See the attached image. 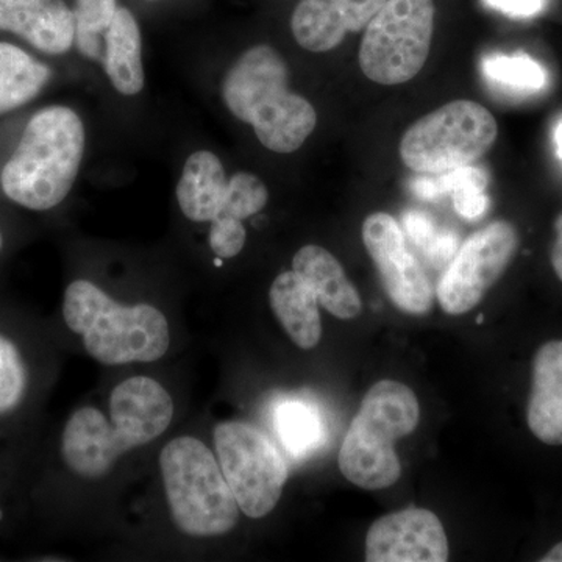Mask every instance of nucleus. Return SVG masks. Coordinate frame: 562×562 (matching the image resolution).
<instances>
[{"label":"nucleus","mask_w":562,"mask_h":562,"mask_svg":"<svg viewBox=\"0 0 562 562\" xmlns=\"http://www.w3.org/2000/svg\"><path fill=\"white\" fill-rule=\"evenodd\" d=\"M221 98L228 113L276 154L301 149L317 125L316 109L291 90L288 63L269 44L251 46L233 61L222 77Z\"/></svg>","instance_id":"nucleus-1"},{"label":"nucleus","mask_w":562,"mask_h":562,"mask_svg":"<svg viewBox=\"0 0 562 562\" xmlns=\"http://www.w3.org/2000/svg\"><path fill=\"white\" fill-rule=\"evenodd\" d=\"M87 128L68 105L44 106L25 125L0 173L3 194L31 211L61 205L79 179Z\"/></svg>","instance_id":"nucleus-2"},{"label":"nucleus","mask_w":562,"mask_h":562,"mask_svg":"<svg viewBox=\"0 0 562 562\" xmlns=\"http://www.w3.org/2000/svg\"><path fill=\"white\" fill-rule=\"evenodd\" d=\"M63 317L102 364L158 361L171 346L169 324L160 310L147 303L122 305L88 280L66 288Z\"/></svg>","instance_id":"nucleus-3"},{"label":"nucleus","mask_w":562,"mask_h":562,"mask_svg":"<svg viewBox=\"0 0 562 562\" xmlns=\"http://www.w3.org/2000/svg\"><path fill=\"white\" fill-rule=\"evenodd\" d=\"M420 419L419 402L406 384L382 380L362 398L339 450V469L355 486L386 490L402 475L397 439L412 435Z\"/></svg>","instance_id":"nucleus-4"},{"label":"nucleus","mask_w":562,"mask_h":562,"mask_svg":"<svg viewBox=\"0 0 562 562\" xmlns=\"http://www.w3.org/2000/svg\"><path fill=\"white\" fill-rule=\"evenodd\" d=\"M162 483L173 524L184 535H227L239 519V506L220 461L191 436L173 439L160 454Z\"/></svg>","instance_id":"nucleus-5"},{"label":"nucleus","mask_w":562,"mask_h":562,"mask_svg":"<svg viewBox=\"0 0 562 562\" xmlns=\"http://www.w3.org/2000/svg\"><path fill=\"white\" fill-rule=\"evenodd\" d=\"M498 125L494 114L475 101H453L425 114L403 133L402 161L419 173L465 168L494 146Z\"/></svg>","instance_id":"nucleus-6"},{"label":"nucleus","mask_w":562,"mask_h":562,"mask_svg":"<svg viewBox=\"0 0 562 562\" xmlns=\"http://www.w3.org/2000/svg\"><path fill=\"white\" fill-rule=\"evenodd\" d=\"M432 33V0H386L362 35V74L386 87L413 80L428 60Z\"/></svg>","instance_id":"nucleus-7"},{"label":"nucleus","mask_w":562,"mask_h":562,"mask_svg":"<svg viewBox=\"0 0 562 562\" xmlns=\"http://www.w3.org/2000/svg\"><path fill=\"white\" fill-rule=\"evenodd\" d=\"M214 447L239 509L250 519L272 513L286 484L288 465L271 439L246 422H224L214 428Z\"/></svg>","instance_id":"nucleus-8"},{"label":"nucleus","mask_w":562,"mask_h":562,"mask_svg":"<svg viewBox=\"0 0 562 562\" xmlns=\"http://www.w3.org/2000/svg\"><path fill=\"white\" fill-rule=\"evenodd\" d=\"M517 249L519 235L508 221L491 222L469 236L439 280L436 294L443 312L461 316L475 308L502 279Z\"/></svg>","instance_id":"nucleus-9"},{"label":"nucleus","mask_w":562,"mask_h":562,"mask_svg":"<svg viewBox=\"0 0 562 562\" xmlns=\"http://www.w3.org/2000/svg\"><path fill=\"white\" fill-rule=\"evenodd\" d=\"M361 233L392 303L402 312L417 316L430 312L435 292L420 262L408 249L398 222L379 211L366 217Z\"/></svg>","instance_id":"nucleus-10"},{"label":"nucleus","mask_w":562,"mask_h":562,"mask_svg":"<svg viewBox=\"0 0 562 562\" xmlns=\"http://www.w3.org/2000/svg\"><path fill=\"white\" fill-rule=\"evenodd\" d=\"M449 541L441 520L428 509L387 514L366 536L368 562H446Z\"/></svg>","instance_id":"nucleus-11"},{"label":"nucleus","mask_w":562,"mask_h":562,"mask_svg":"<svg viewBox=\"0 0 562 562\" xmlns=\"http://www.w3.org/2000/svg\"><path fill=\"white\" fill-rule=\"evenodd\" d=\"M110 416L124 452L160 438L173 419L169 392L149 376H133L114 387Z\"/></svg>","instance_id":"nucleus-12"},{"label":"nucleus","mask_w":562,"mask_h":562,"mask_svg":"<svg viewBox=\"0 0 562 562\" xmlns=\"http://www.w3.org/2000/svg\"><path fill=\"white\" fill-rule=\"evenodd\" d=\"M386 0H301L291 32L302 49L322 54L338 47L347 33L364 31Z\"/></svg>","instance_id":"nucleus-13"},{"label":"nucleus","mask_w":562,"mask_h":562,"mask_svg":"<svg viewBox=\"0 0 562 562\" xmlns=\"http://www.w3.org/2000/svg\"><path fill=\"white\" fill-rule=\"evenodd\" d=\"M85 60L101 65L117 94L135 98L143 92L146 87L143 35L138 20L127 7L120 5Z\"/></svg>","instance_id":"nucleus-14"},{"label":"nucleus","mask_w":562,"mask_h":562,"mask_svg":"<svg viewBox=\"0 0 562 562\" xmlns=\"http://www.w3.org/2000/svg\"><path fill=\"white\" fill-rule=\"evenodd\" d=\"M0 32L43 54L65 55L74 47L76 18L65 0H0Z\"/></svg>","instance_id":"nucleus-15"},{"label":"nucleus","mask_w":562,"mask_h":562,"mask_svg":"<svg viewBox=\"0 0 562 562\" xmlns=\"http://www.w3.org/2000/svg\"><path fill=\"white\" fill-rule=\"evenodd\" d=\"M124 453L113 425L99 409L85 406L69 417L61 436V457L76 475L102 479Z\"/></svg>","instance_id":"nucleus-16"},{"label":"nucleus","mask_w":562,"mask_h":562,"mask_svg":"<svg viewBox=\"0 0 562 562\" xmlns=\"http://www.w3.org/2000/svg\"><path fill=\"white\" fill-rule=\"evenodd\" d=\"M527 422L539 441L562 446V339L536 351Z\"/></svg>","instance_id":"nucleus-17"},{"label":"nucleus","mask_w":562,"mask_h":562,"mask_svg":"<svg viewBox=\"0 0 562 562\" xmlns=\"http://www.w3.org/2000/svg\"><path fill=\"white\" fill-rule=\"evenodd\" d=\"M228 177L224 162L211 150H195L184 161L176 198L183 216L210 224L220 216L227 199Z\"/></svg>","instance_id":"nucleus-18"},{"label":"nucleus","mask_w":562,"mask_h":562,"mask_svg":"<svg viewBox=\"0 0 562 562\" xmlns=\"http://www.w3.org/2000/svg\"><path fill=\"white\" fill-rule=\"evenodd\" d=\"M292 271L310 288L333 316L353 319L361 313L362 302L357 288L347 279L341 262L333 254L316 244L303 246L292 260Z\"/></svg>","instance_id":"nucleus-19"},{"label":"nucleus","mask_w":562,"mask_h":562,"mask_svg":"<svg viewBox=\"0 0 562 562\" xmlns=\"http://www.w3.org/2000/svg\"><path fill=\"white\" fill-rule=\"evenodd\" d=\"M272 312L295 346L312 350L321 341L319 302L312 288L294 271L280 273L269 291Z\"/></svg>","instance_id":"nucleus-20"},{"label":"nucleus","mask_w":562,"mask_h":562,"mask_svg":"<svg viewBox=\"0 0 562 562\" xmlns=\"http://www.w3.org/2000/svg\"><path fill=\"white\" fill-rule=\"evenodd\" d=\"M52 70L16 44L0 41V116L38 98Z\"/></svg>","instance_id":"nucleus-21"},{"label":"nucleus","mask_w":562,"mask_h":562,"mask_svg":"<svg viewBox=\"0 0 562 562\" xmlns=\"http://www.w3.org/2000/svg\"><path fill=\"white\" fill-rule=\"evenodd\" d=\"M273 427L284 449L295 458L313 453L325 441V422L310 402L290 398L277 405Z\"/></svg>","instance_id":"nucleus-22"},{"label":"nucleus","mask_w":562,"mask_h":562,"mask_svg":"<svg viewBox=\"0 0 562 562\" xmlns=\"http://www.w3.org/2000/svg\"><path fill=\"white\" fill-rule=\"evenodd\" d=\"M484 72L503 87L520 91H538L547 83V74L528 55H492L484 60Z\"/></svg>","instance_id":"nucleus-23"},{"label":"nucleus","mask_w":562,"mask_h":562,"mask_svg":"<svg viewBox=\"0 0 562 562\" xmlns=\"http://www.w3.org/2000/svg\"><path fill=\"white\" fill-rule=\"evenodd\" d=\"M29 373L16 344L0 333V416L14 412L27 392Z\"/></svg>","instance_id":"nucleus-24"},{"label":"nucleus","mask_w":562,"mask_h":562,"mask_svg":"<svg viewBox=\"0 0 562 562\" xmlns=\"http://www.w3.org/2000/svg\"><path fill=\"white\" fill-rule=\"evenodd\" d=\"M269 190L260 177L251 172H236L228 180L227 199L220 217H233V220H249L250 216L260 213L268 205ZM213 222V221H211Z\"/></svg>","instance_id":"nucleus-25"},{"label":"nucleus","mask_w":562,"mask_h":562,"mask_svg":"<svg viewBox=\"0 0 562 562\" xmlns=\"http://www.w3.org/2000/svg\"><path fill=\"white\" fill-rule=\"evenodd\" d=\"M120 0H76L74 18H76V40L74 47L81 58H87L95 40L105 31L120 9Z\"/></svg>","instance_id":"nucleus-26"},{"label":"nucleus","mask_w":562,"mask_h":562,"mask_svg":"<svg viewBox=\"0 0 562 562\" xmlns=\"http://www.w3.org/2000/svg\"><path fill=\"white\" fill-rule=\"evenodd\" d=\"M443 177L447 190L453 192L454 209L465 220H476L487 210V199L484 190L487 187V177L480 169L465 168L450 171Z\"/></svg>","instance_id":"nucleus-27"},{"label":"nucleus","mask_w":562,"mask_h":562,"mask_svg":"<svg viewBox=\"0 0 562 562\" xmlns=\"http://www.w3.org/2000/svg\"><path fill=\"white\" fill-rule=\"evenodd\" d=\"M405 224L414 243L435 265H449L457 254V241L452 235H436L431 222L419 213H409Z\"/></svg>","instance_id":"nucleus-28"},{"label":"nucleus","mask_w":562,"mask_h":562,"mask_svg":"<svg viewBox=\"0 0 562 562\" xmlns=\"http://www.w3.org/2000/svg\"><path fill=\"white\" fill-rule=\"evenodd\" d=\"M210 249L221 260H231L241 254L247 241V231L244 221L233 217H220L210 222Z\"/></svg>","instance_id":"nucleus-29"},{"label":"nucleus","mask_w":562,"mask_h":562,"mask_svg":"<svg viewBox=\"0 0 562 562\" xmlns=\"http://www.w3.org/2000/svg\"><path fill=\"white\" fill-rule=\"evenodd\" d=\"M549 0H484L490 9L509 18H532L541 13Z\"/></svg>","instance_id":"nucleus-30"},{"label":"nucleus","mask_w":562,"mask_h":562,"mask_svg":"<svg viewBox=\"0 0 562 562\" xmlns=\"http://www.w3.org/2000/svg\"><path fill=\"white\" fill-rule=\"evenodd\" d=\"M554 232H557V239L553 243L550 260H552L554 273L562 283V213L558 214L557 221H554Z\"/></svg>","instance_id":"nucleus-31"},{"label":"nucleus","mask_w":562,"mask_h":562,"mask_svg":"<svg viewBox=\"0 0 562 562\" xmlns=\"http://www.w3.org/2000/svg\"><path fill=\"white\" fill-rule=\"evenodd\" d=\"M542 562H562V542L554 546L546 557L541 558Z\"/></svg>","instance_id":"nucleus-32"},{"label":"nucleus","mask_w":562,"mask_h":562,"mask_svg":"<svg viewBox=\"0 0 562 562\" xmlns=\"http://www.w3.org/2000/svg\"><path fill=\"white\" fill-rule=\"evenodd\" d=\"M554 143H557L558 155H560L562 160V122L557 127V132H554Z\"/></svg>","instance_id":"nucleus-33"},{"label":"nucleus","mask_w":562,"mask_h":562,"mask_svg":"<svg viewBox=\"0 0 562 562\" xmlns=\"http://www.w3.org/2000/svg\"><path fill=\"white\" fill-rule=\"evenodd\" d=\"M3 249V236H2V232H0V251H2Z\"/></svg>","instance_id":"nucleus-34"},{"label":"nucleus","mask_w":562,"mask_h":562,"mask_svg":"<svg viewBox=\"0 0 562 562\" xmlns=\"http://www.w3.org/2000/svg\"><path fill=\"white\" fill-rule=\"evenodd\" d=\"M2 517H3V513H2V509H0V520H2Z\"/></svg>","instance_id":"nucleus-35"},{"label":"nucleus","mask_w":562,"mask_h":562,"mask_svg":"<svg viewBox=\"0 0 562 562\" xmlns=\"http://www.w3.org/2000/svg\"><path fill=\"white\" fill-rule=\"evenodd\" d=\"M150 2H151V0H150Z\"/></svg>","instance_id":"nucleus-36"}]
</instances>
